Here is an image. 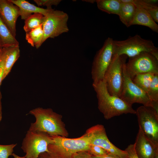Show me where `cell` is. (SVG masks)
Returning <instances> with one entry per match:
<instances>
[{"label": "cell", "mask_w": 158, "mask_h": 158, "mask_svg": "<svg viewBox=\"0 0 158 158\" xmlns=\"http://www.w3.org/2000/svg\"><path fill=\"white\" fill-rule=\"evenodd\" d=\"M29 114L34 116L35 121L31 123L29 130L44 133L51 136H68L62 115L51 109L38 107L30 110Z\"/></svg>", "instance_id": "1"}, {"label": "cell", "mask_w": 158, "mask_h": 158, "mask_svg": "<svg viewBox=\"0 0 158 158\" xmlns=\"http://www.w3.org/2000/svg\"><path fill=\"white\" fill-rule=\"evenodd\" d=\"M96 93L98 107L107 120L123 114H135L136 111L118 97L111 95L108 92L106 83L103 80L92 83Z\"/></svg>", "instance_id": "2"}, {"label": "cell", "mask_w": 158, "mask_h": 158, "mask_svg": "<svg viewBox=\"0 0 158 158\" xmlns=\"http://www.w3.org/2000/svg\"><path fill=\"white\" fill-rule=\"evenodd\" d=\"M51 137L54 142L48 145L49 152H47L49 158H73L76 153L88 152L91 145L90 136L87 131L82 136L77 138L59 136Z\"/></svg>", "instance_id": "3"}, {"label": "cell", "mask_w": 158, "mask_h": 158, "mask_svg": "<svg viewBox=\"0 0 158 158\" xmlns=\"http://www.w3.org/2000/svg\"><path fill=\"white\" fill-rule=\"evenodd\" d=\"M113 47V56L125 55L130 58L147 52L158 59V49L152 41L144 39L138 35L123 40H114Z\"/></svg>", "instance_id": "4"}, {"label": "cell", "mask_w": 158, "mask_h": 158, "mask_svg": "<svg viewBox=\"0 0 158 158\" xmlns=\"http://www.w3.org/2000/svg\"><path fill=\"white\" fill-rule=\"evenodd\" d=\"M54 140L51 136L43 133L28 130L23 139L21 148L26 158H38L44 152L48 153V147Z\"/></svg>", "instance_id": "5"}, {"label": "cell", "mask_w": 158, "mask_h": 158, "mask_svg": "<svg viewBox=\"0 0 158 158\" xmlns=\"http://www.w3.org/2000/svg\"><path fill=\"white\" fill-rule=\"evenodd\" d=\"M127 56H113L111 62L104 75L105 81L109 93L118 97L123 83V69L126 63Z\"/></svg>", "instance_id": "6"}, {"label": "cell", "mask_w": 158, "mask_h": 158, "mask_svg": "<svg viewBox=\"0 0 158 158\" xmlns=\"http://www.w3.org/2000/svg\"><path fill=\"white\" fill-rule=\"evenodd\" d=\"M124 67L127 74L132 80L140 74H158V59L150 53L142 52L129 58Z\"/></svg>", "instance_id": "7"}, {"label": "cell", "mask_w": 158, "mask_h": 158, "mask_svg": "<svg viewBox=\"0 0 158 158\" xmlns=\"http://www.w3.org/2000/svg\"><path fill=\"white\" fill-rule=\"evenodd\" d=\"M68 14L63 11L53 9L44 16L42 27L44 37L42 44L48 38H54L69 31Z\"/></svg>", "instance_id": "8"}, {"label": "cell", "mask_w": 158, "mask_h": 158, "mask_svg": "<svg viewBox=\"0 0 158 158\" xmlns=\"http://www.w3.org/2000/svg\"><path fill=\"white\" fill-rule=\"evenodd\" d=\"M135 111L139 129L158 147V115L151 107L141 106Z\"/></svg>", "instance_id": "9"}, {"label": "cell", "mask_w": 158, "mask_h": 158, "mask_svg": "<svg viewBox=\"0 0 158 158\" xmlns=\"http://www.w3.org/2000/svg\"><path fill=\"white\" fill-rule=\"evenodd\" d=\"M113 40L112 38H108L94 57L91 71L93 83H97L104 80L105 73L113 56Z\"/></svg>", "instance_id": "10"}, {"label": "cell", "mask_w": 158, "mask_h": 158, "mask_svg": "<svg viewBox=\"0 0 158 158\" xmlns=\"http://www.w3.org/2000/svg\"><path fill=\"white\" fill-rule=\"evenodd\" d=\"M124 65L123 83L119 97L130 106H132L134 103H138L144 106L152 107V102L147 94L133 82L127 74Z\"/></svg>", "instance_id": "11"}, {"label": "cell", "mask_w": 158, "mask_h": 158, "mask_svg": "<svg viewBox=\"0 0 158 158\" xmlns=\"http://www.w3.org/2000/svg\"><path fill=\"white\" fill-rule=\"evenodd\" d=\"M86 131L89 135L91 144L99 146L120 158H129L125 150L118 148L110 141L103 125L97 124L88 128Z\"/></svg>", "instance_id": "12"}, {"label": "cell", "mask_w": 158, "mask_h": 158, "mask_svg": "<svg viewBox=\"0 0 158 158\" xmlns=\"http://www.w3.org/2000/svg\"><path fill=\"white\" fill-rule=\"evenodd\" d=\"M19 9L10 0H0V17L12 35L16 36V23Z\"/></svg>", "instance_id": "13"}, {"label": "cell", "mask_w": 158, "mask_h": 158, "mask_svg": "<svg viewBox=\"0 0 158 158\" xmlns=\"http://www.w3.org/2000/svg\"><path fill=\"white\" fill-rule=\"evenodd\" d=\"M134 145L138 158H154L158 154V147L150 141L139 129Z\"/></svg>", "instance_id": "14"}, {"label": "cell", "mask_w": 158, "mask_h": 158, "mask_svg": "<svg viewBox=\"0 0 158 158\" xmlns=\"http://www.w3.org/2000/svg\"><path fill=\"white\" fill-rule=\"evenodd\" d=\"M20 56L19 45H14L3 47L0 58L4 66V79L11 71L15 63Z\"/></svg>", "instance_id": "15"}, {"label": "cell", "mask_w": 158, "mask_h": 158, "mask_svg": "<svg viewBox=\"0 0 158 158\" xmlns=\"http://www.w3.org/2000/svg\"><path fill=\"white\" fill-rule=\"evenodd\" d=\"M10 0L19 8L20 16L22 19L24 20L32 13H40L44 16L52 9L41 8L25 0Z\"/></svg>", "instance_id": "16"}, {"label": "cell", "mask_w": 158, "mask_h": 158, "mask_svg": "<svg viewBox=\"0 0 158 158\" xmlns=\"http://www.w3.org/2000/svg\"><path fill=\"white\" fill-rule=\"evenodd\" d=\"M135 25L146 26L154 32H158L157 24L150 14L140 7H136L135 13L131 23V25Z\"/></svg>", "instance_id": "17"}, {"label": "cell", "mask_w": 158, "mask_h": 158, "mask_svg": "<svg viewBox=\"0 0 158 158\" xmlns=\"http://www.w3.org/2000/svg\"><path fill=\"white\" fill-rule=\"evenodd\" d=\"M121 2L118 16L121 21L127 27L131 26L136 7L128 0H120Z\"/></svg>", "instance_id": "18"}, {"label": "cell", "mask_w": 158, "mask_h": 158, "mask_svg": "<svg viewBox=\"0 0 158 158\" xmlns=\"http://www.w3.org/2000/svg\"><path fill=\"white\" fill-rule=\"evenodd\" d=\"M136 7L142 8L147 11L155 22H158V0H128Z\"/></svg>", "instance_id": "19"}, {"label": "cell", "mask_w": 158, "mask_h": 158, "mask_svg": "<svg viewBox=\"0 0 158 158\" xmlns=\"http://www.w3.org/2000/svg\"><path fill=\"white\" fill-rule=\"evenodd\" d=\"M0 44L2 48L19 45V43L0 17Z\"/></svg>", "instance_id": "20"}, {"label": "cell", "mask_w": 158, "mask_h": 158, "mask_svg": "<svg viewBox=\"0 0 158 158\" xmlns=\"http://www.w3.org/2000/svg\"><path fill=\"white\" fill-rule=\"evenodd\" d=\"M96 2L101 11L118 16L121 3L120 0H97Z\"/></svg>", "instance_id": "21"}, {"label": "cell", "mask_w": 158, "mask_h": 158, "mask_svg": "<svg viewBox=\"0 0 158 158\" xmlns=\"http://www.w3.org/2000/svg\"><path fill=\"white\" fill-rule=\"evenodd\" d=\"M44 32L42 24L31 31L26 32L25 39L32 47L39 48L42 44Z\"/></svg>", "instance_id": "22"}, {"label": "cell", "mask_w": 158, "mask_h": 158, "mask_svg": "<svg viewBox=\"0 0 158 158\" xmlns=\"http://www.w3.org/2000/svg\"><path fill=\"white\" fill-rule=\"evenodd\" d=\"M155 74L150 73L138 74L135 76L132 80L136 85L147 93Z\"/></svg>", "instance_id": "23"}, {"label": "cell", "mask_w": 158, "mask_h": 158, "mask_svg": "<svg viewBox=\"0 0 158 158\" xmlns=\"http://www.w3.org/2000/svg\"><path fill=\"white\" fill-rule=\"evenodd\" d=\"M44 17V15L41 13H34L25 19L23 28L26 33L42 24Z\"/></svg>", "instance_id": "24"}, {"label": "cell", "mask_w": 158, "mask_h": 158, "mask_svg": "<svg viewBox=\"0 0 158 158\" xmlns=\"http://www.w3.org/2000/svg\"><path fill=\"white\" fill-rule=\"evenodd\" d=\"M147 93L152 102H158V74L154 75Z\"/></svg>", "instance_id": "25"}, {"label": "cell", "mask_w": 158, "mask_h": 158, "mask_svg": "<svg viewBox=\"0 0 158 158\" xmlns=\"http://www.w3.org/2000/svg\"><path fill=\"white\" fill-rule=\"evenodd\" d=\"M17 144L9 145H0V158H8L12 155L13 149Z\"/></svg>", "instance_id": "26"}, {"label": "cell", "mask_w": 158, "mask_h": 158, "mask_svg": "<svg viewBox=\"0 0 158 158\" xmlns=\"http://www.w3.org/2000/svg\"><path fill=\"white\" fill-rule=\"evenodd\" d=\"M89 153L91 155L95 157H101L108 154L109 153L103 148L98 146L91 144Z\"/></svg>", "instance_id": "27"}, {"label": "cell", "mask_w": 158, "mask_h": 158, "mask_svg": "<svg viewBox=\"0 0 158 158\" xmlns=\"http://www.w3.org/2000/svg\"><path fill=\"white\" fill-rule=\"evenodd\" d=\"M34 1L38 6H44L47 8L51 9L52 5L57 6L61 1L60 0H34Z\"/></svg>", "instance_id": "28"}, {"label": "cell", "mask_w": 158, "mask_h": 158, "mask_svg": "<svg viewBox=\"0 0 158 158\" xmlns=\"http://www.w3.org/2000/svg\"><path fill=\"white\" fill-rule=\"evenodd\" d=\"M125 150L129 158H138L135 150L134 144L128 145Z\"/></svg>", "instance_id": "29"}, {"label": "cell", "mask_w": 158, "mask_h": 158, "mask_svg": "<svg viewBox=\"0 0 158 158\" xmlns=\"http://www.w3.org/2000/svg\"><path fill=\"white\" fill-rule=\"evenodd\" d=\"M73 158H92V155L88 152L83 151L78 152L74 154Z\"/></svg>", "instance_id": "30"}, {"label": "cell", "mask_w": 158, "mask_h": 158, "mask_svg": "<svg viewBox=\"0 0 158 158\" xmlns=\"http://www.w3.org/2000/svg\"><path fill=\"white\" fill-rule=\"evenodd\" d=\"M4 66L3 61L0 57V86L1 82L4 79Z\"/></svg>", "instance_id": "31"}, {"label": "cell", "mask_w": 158, "mask_h": 158, "mask_svg": "<svg viewBox=\"0 0 158 158\" xmlns=\"http://www.w3.org/2000/svg\"><path fill=\"white\" fill-rule=\"evenodd\" d=\"M92 156V158H120L117 156L110 153L106 155L101 157Z\"/></svg>", "instance_id": "32"}, {"label": "cell", "mask_w": 158, "mask_h": 158, "mask_svg": "<svg viewBox=\"0 0 158 158\" xmlns=\"http://www.w3.org/2000/svg\"><path fill=\"white\" fill-rule=\"evenodd\" d=\"M1 94L0 91V122L1 121L2 118V106L1 103Z\"/></svg>", "instance_id": "33"}, {"label": "cell", "mask_w": 158, "mask_h": 158, "mask_svg": "<svg viewBox=\"0 0 158 158\" xmlns=\"http://www.w3.org/2000/svg\"><path fill=\"white\" fill-rule=\"evenodd\" d=\"M38 158H49L47 152H44L41 154L39 156Z\"/></svg>", "instance_id": "34"}, {"label": "cell", "mask_w": 158, "mask_h": 158, "mask_svg": "<svg viewBox=\"0 0 158 158\" xmlns=\"http://www.w3.org/2000/svg\"><path fill=\"white\" fill-rule=\"evenodd\" d=\"M14 158H26L25 156L23 157H20L14 153H13L12 155Z\"/></svg>", "instance_id": "35"}, {"label": "cell", "mask_w": 158, "mask_h": 158, "mask_svg": "<svg viewBox=\"0 0 158 158\" xmlns=\"http://www.w3.org/2000/svg\"><path fill=\"white\" fill-rule=\"evenodd\" d=\"M2 49H0V57L1 56V52H2Z\"/></svg>", "instance_id": "36"}, {"label": "cell", "mask_w": 158, "mask_h": 158, "mask_svg": "<svg viewBox=\"0 0 158 158\" xmlns=\"http://www.w3.org/2000/svg\"><path fill=\"white\" fill-rule=\"evenodd\" d=\"M154 158H158V154Z\"/></svg>", "instance_id": "37"}, {"label": "cell", "mask_w": 158, "mask_h": 158, "mask_svg": "<svg viewBox=\"0 0 158 158\" xmlns=\"http://www.w3.org/2000/svg\"><path fill=\"white\" fill-rule=\"evenodd\" d=\"M2 49V47H1L0 44V49Z\"/></svg>", "instance_id": "38"}]
</instances>
